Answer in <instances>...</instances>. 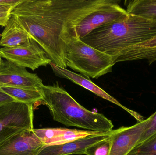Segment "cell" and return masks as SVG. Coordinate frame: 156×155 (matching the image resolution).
I'll use <instances>...</instances> for the list:
<instances>
[{
    "label": "cell",
    "instance_id": "obj_1",
    "mask_svg": "<svg viewBox=\"0 0 156 155\" xmlns=\"http://www.w3.org/2000/svg\"><path fill=\"white\" fill-rule=\"evenodd\" d=\"M111 0H20L11 15L41 45L52 62L66 69V52L77 27Z\"/></svg>",
    "mask_w": 156,
    "mask_h": 155
},
{
    "label": "cell",
    "instance_id": "obj_2",
    "mask_svg": "<svg viewBox=\"0 0 156 155\" xmlns=\"http://www.w3.org/2000/svg\"><path fill=\"white\" fill-rule=\"evenodd\" d=\"M156 36V22L129 14L122 21L94 29L80 39L111 56L115 63L116 58L128 48Z\"/></svg>",
    "mask_w": 156,
    "mask_h": 155
},
{
    "label": "cell",
    "instance_id": "obj_3",
    "mask_svg": "<svg viewBox=\"0 0 156 155\" xmlns=\"http://www.w3.org/2000/svg\"><path fill=\"white\" fill-rule=\"evenodd\" d=\"M42 102L47 106L55 121L67 126H74L83 130L103 133L112 131L111 120L102 114L87 110L77 103L59 85L42 86L39 89Z\"/></svg>",
    "mask_w": 156,
    "mask_h": 155
},
{
    "label": "cell",
    "instance_id": "obj_4",
    "mask_svg": "<svg viewBox=\"0 0 156 155\" xmlns=\"http://www.w3.org/2000/svg\"><path fill=\"white\" fill-rule=\"evenodd\" d=\"M67 67L86 77L97 78L112 72L115 64L111 56L76 38L71 42L66 55Z\"/></svg>",
    "mask_w": 156,
    "mask_h": 155
},
{
    "label": "cell",
    "instance_id": "obj_5",
    "mask_svg": "<svg viewBox=\"0 0 156 155\" xmlns=\"http://www.w3.org/2000/svg\"><path fill=\"white\" fill-rule=\"evenodd\" d=\"M34 129V105L13 101L0 105V143Z\"/></svg>",
    "mask_w": 156,
    "mask_h": 155
},
{
    "label": "cell",
    "instance_id": "obj_6",
    "mask_svg": "<svg viewBox=\"0 0 156 155\" xmlns=\"http://www.w3.org/2000/svg\"><path fill=\"white\" fill-rule=\"evenodd\" d=\"M0 55L5 60L33 71L52 62L45 51L31 36L21 45L0 48Z\"/></svg>",
    "mask_w": 156,
    "mask_h": 155
},
{
    "label": "cell",
    "instance_id": "obj_7",
    "mask_svg": "<svg viewBox=\"0 0 156 155\" xmlns=\"http://www.w3.org/2000/svg\"><path fill=\"white\" fill-rule=\"evenodd\" d=\"M120 1L111 0L96 11L86 16L77 27L78 36L83 38L96 28L114 23L126 18L129 14L122 8Z\"/></svg>",
    "mask_w": 156,
    "mask_h": 155
},
{
    "label": "cell",
    "instance_id": "obj_8",
    "mask_svg": "<svg viewBox=\"0 0 156 155\" xmlns=\"http://www.w3.org/2000/svg\"><path fill=\"white\" fill-rule=\"evenodd\" d=\"M42 79L26 68L8 61L2 60L0 66V86H19L39 89L43 85Z\"/></svg>",
    "mask_w": 156,
    "mask_h": 155
},
{
    "label": "cell",
    "instance_id": "obj_9",
    "mask_svg": "<svg viewBox=\"0 0 156 155\" xmlns=\"http://www.w3.org/2000/svg\"><path fill=\"white\" fill-rule=\"evenodd\" d=\"M44 146L34 129L27 130L0 143V155H37Z\"/></svg>",
    "mask_w": 156,
    "mask_h": 155
},
{
    "label": "cell",
    "instance_id": "obj_10",
    "mask_svg": "<svg viewBox=\"0 0 156 155\" xmlns=\"http://www.w3.org/2000/svg\"><path fill=\"white\" fill-rule=\"evenodd\" d=\"M150 117L130 127L114 130L109 155H127L136 145L145 130Z\"/></svg>",
    "mask_w": 156,
    "mask_h": 155
},
{
    "label": "cell",
    "instance_id": "obj_11",
    "mask_svg": "<svg viewBox=\"0 0 156 155\" xmlns=\"http://www.w3.org/2000/svg\"><path fill=\"white\" fill-rule=\"evenodd\" d=\"M113 131L86 136L63 144L45 146L37 155H84L87 148L109 137Z\"/></svg>",
    "mask_w": 156,
    "mask_h": 155
},
{
    "label": "cell",
    "instance_id": "obj_12",
    "mask_svg": "<svg viewBox=\"0 0 156 155\" xmlns=\"http://www.w3.org/2000/svg\"><path fill=\"white\" fill-rule=\"evenodd\" d=\"M34 132L45 146L58 145L100 133L65 128L34 129Z\"/></svg>",
    "mask_w": 156,
    "mask_h": 155
},
{
    "label": "cell",
    "instance_id": "obj_13",
    "mask_svg": "<svg viewBox=\"0 0 156 155\" xmlns=\"http://www.w3.org/2000/svg\"><path fill=\"white\" fill-rule=\"evenodd\" d=\"M49 65L51 66L54 73L57 76L61 78H66L72 81L75 83L79 85L82 87L92 92L98 96L123 108L124 109L133 115V111H130L129 109H127L123 106L116 99H115L114 97L106 93L105 91H104L101 87L91 82L90 79L85 78V77L82 76L81 75L73 72L66 68L60 67L55 64L52 62H51Z\"/></svg>",
    "mask_w": 156,
    "mask_h": 155
},
{
    "label": "cell",
    "instance_id": "obj_14",
    "mask_svg": "<svg viewBox=\"0 0 156 155\" xmlns=\"http://www.w3.org/2000/svg\"><path fill=\"white\" fill-rule=\"evenodd\" d=\"M144 59L147 60L149 64L156 61V36L128 48L116 58L115 63Z\"/></svg>",
    "mask_w": 156,
    "mask_h": 155
},
{
    "label": "cell",
    "instance_id": "obj_15",
    "mask_svg": "<svg viewBox=\"0 0 156 155\" xmlns=\"http://www.w3.org/2000/svg\"><path fill=\"white\" fill-rule=\"evenodd\" d=\"M30 37L11 15L1 34L0 45L3 47H15L25 43Z\"/></svg>",
    "mask_w": 156,
    "mask_h": 155
},
{
    "label": "cell",
    "instance_id": "obj_16",
    "mask_svg": "<svg viewBox=\"0 0 156 155\" xmlns=\"http://www.w3.org/2000/svg\"><path fill=\"white\" fill-rule=\"evenodd\" d=\"M0 91L8 95L16 101L34 105L42 102L43 96L38 89L29 87L0 86Z\"/></svg>",
    "mask_w": 156,
    "mask_h": 155
},
{
    "label": "cell",
    "instance_id": "obj_17",
    "mask_svg": "<svg viewBox=\"0 0 156 155\" xmlns=\"http://www.w3.org/2000/svg\"><path fill=\"white\" fill-rule=\"evenodd\" d=\"M126 2V11L129 14L156 22V0H133Z\"/></svg>",
    "mask_w": 156,
    "mask_h": 155
},
{
    "label": "cell",
    "instance_id": "obj_18",
    "mask_svg": "<svg viewBox=\"0 0 156 155\" xmlns=\"http://www.w3.org/2000/svg\"><path fill=\"white\" fill-rule=\"evenodd\" d=\"M127 155H156V132L136 145Z\"/></svg>",
    "mask_w": 156,
    "mask_h": 155
},
{
    "label": "cell",
    "instance_id": "obj_19",
    "mask_svg": "<svg viewBox=\"0 0 156 155\" xmlns=\"http://www.w3.org/2000/svg\"><path fill=\"white\" fill-rule=\"evenodd\" d=\"M112 134L104 140H102L90 146L85 150L84 155H109L112 142Z\"/></svg>",
    "mask_w": 156,
    "mask_h": 155
},
{
    "label": "cell",
    "instance_id": "obj_20",
    "mask_svg": "<svg viewBox=\"0 0 156 155\" xmlns=\"http://www.w3.org/2000/svg\"><path fill=\"white\" fill-rule=\"evenodd\" d=\"M156 132V112L150 116V120L146 127L144 132L137 144L143 142ZM136 144V145H137Z\"/></svg>",
    "mask_w": 156,
    "mask_h": 155
},
{
    "label": "cell",
    "instance_id": "obj_21",
    "mask_svg": "<svg viewBox=\"0 0 156 155\" xmlns=\"http://www.w3.org/2000/svg\"><path fill=\"white\" fill-rule=\"evenodd\" d=\"M11 11H0V25L5 27L11 16Z\"/></svg>",
    "mask_w": 156,
    "mask_h": 155
},
{
    "label": "cell",
    "instance_id": "obj_22",
    "mask_svg": "<svg viewBox=\"0 0 156 155\" xmlns=\"http://www.w3.org/2000/svg\"><path fill=\"white\" fill-rule=\"evenodd\" d=\"M13 101H16L8 95L0 91V105L2 104Z\"/></svg>",
    "mask_w": 156,
    "mask_h": 155
},
{
    "label": "cell",
    "instance_id": "obj_23",
    "mask_svg": "<svg viewBox=\"0 0 156 155\" xmlns=\"http://www.w3.org/2000/svg\"><path fill=\"white\" fill-rule=\"evenodd\" d=\"M2 57H1V55H0V66H1V64H2Z\"/></svg>",
    "mask_w": 156,
    "mask_h": 155
}]
</instances>
